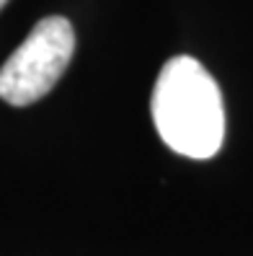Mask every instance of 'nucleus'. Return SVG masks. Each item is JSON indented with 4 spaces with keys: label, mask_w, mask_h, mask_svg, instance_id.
I'll list each match as a JSON object with an SVG mask.
<instances>
[{
    "label": "nucleus",
    "mask_w": 253,
    "mask_h": 256,
    "mask_svg": "<svg viewBox=\"0 0 253 256\" xmlns=\"http://www.w3.org/2000/svg\"><path fill=\"white\" fill-rule=\"evenodd\" d=\"M153 122L173 153L212 158L225 140V106L199 60L178 54L163 65L153 91Z\"/></svg>",
    "instance_id": "obj_1"
},
{
    "label": "nucleus",
    "mask_w": 253,
    "mask_h": 256,
    "mask_svg": "<svg viewBox=\"0 0 253 256\" xmlns=\"http://www.w3.org/2000/svg\"><path fill=\"white\" fill-rule=\"evenodd\" d=\"M72 54V24L62 16L41 18L0 68V98L10 106H28L44 98L62 78Z\"/></svg>",
    "instance_id": "obj_2"
},
{
    "label": "nucleus",
    "mask_w": 253,
    "mask_h": 256,
    "mask_svg": "<svg viewBox=\"0 0 253 256\" xmlns=\"http://www.w3.org/2000/svg\"><path fill=\"white\" fill-rule=\"evenodd\" d=\"M5 3H8V0H0V8H3V6H5Z\"/></svg>",
    "instance_id": "obj_3"
}]
</instances>
